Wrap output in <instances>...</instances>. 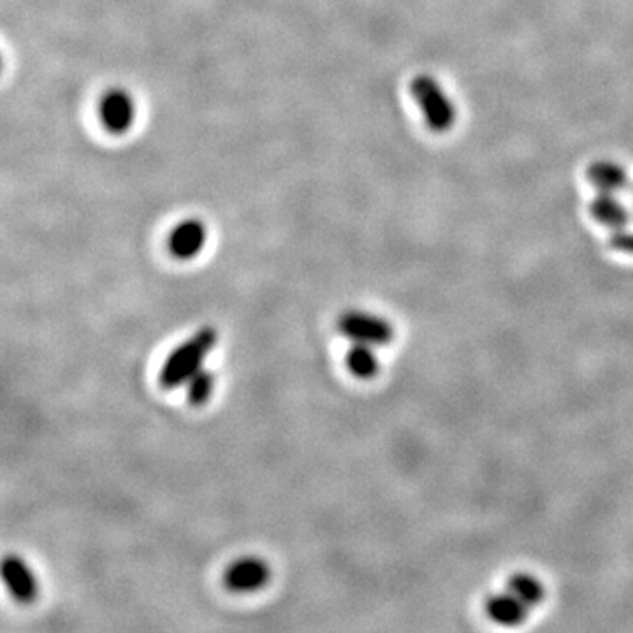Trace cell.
Returning a JSON list of instances; mask_svg holds the SVG:
<instances>
[{"instance_id": "cell-1", "label": "cell", "mask_w": 633, "mask_h": 633, "mask_svg": "<svg viewBox=\"0 0 633 633\" xmlns=\"http://www.w3.org/2000/svg\"><path fill=\"white\" fill-rule=\"evenodd\" d=\"M219 342V333L213 326L197 329L189 340L180 343L173 352H169L159 372V386L166 391H173L185 386L194 373L204 368L206 357Z\"/></svg>"}, {"instance_id": "cell-2", "label": "cell", "mask_w": 633, "mask_h": 633, "mask_svg": "<svg viewBox=\"0 0 633 633\" xmlns=\"http://www.w3.org/2000/svg\"><path fill=\"white\" fill-rule=\"evenodd\" d=\"M412 94L417 106L421 108L424 122L431 131L438 134L451 131L452 125L458 118V111L451 97L435 78L417 76L412 81Z\"/></svg>"}, {"instance_id": "cell-3", "label": "cell", "mask_w": 633, "mask_h": 633, "mask_svg": "<svg viewBox=\"0 0 633 633\" xmlns=\"http://www.w3.org/2000/svg\"><path fill=\"white\" fill-rule=\"evenodd\" d=\"M336 328L354 343H366L372 347H384L393 342L394 328L391 322L373 313L349 310L342 313Z\"/></svg>"}, {"instance_id": "cell-4", "label": "cell", "mask_w": 633, "mask_h": 633, "mask_svg": "<svg viewBox=\"0 0 633 633\" xmlns=\"http://www.w3.org/2000/svg\"><path fill=\"white\" fill-rule=\"evenodd\" d=\"M271 568L257 556H243L234 560L224 572V586L231 593H254L270 583Z\"/></svg>"}, {"instance_id": "cell-5", "label": "cell", "mask_w": 633, "mask_h": 633, "mask_svg": "<svg viewBox=\"0 0 633 633\" xmlns=\"http://www.w3.org/2000/svg\"><path fill=\"white\" fill-rule=\"evenodd\" d=\"M0 575L4 586L8 588L9 595L15 598L18 604L29 605L39 595V583L36 574L30 568L29 563L18 554H8L2 560Z\"/></svg>"}, {"instance_id": "cell-6", "label": "cell", "mask_w": 633, "mask_h": 633, "mask_svg": "<svg viewBox=\"0 0 633 633\" xmlns=\"http://www.w3.org/2000/svg\"><path fill=\"white\" fill-rule=\"evenodd\" d=\"M104 127L113 134H124L136 120V102L125 90H111L99 106Z\"/></svg>"}, {"instance_id": "cell-7", "label": "cell", "mask_w": 633, "mask_h": 633, "mask_svg": "<svg viewBox=\"0 0 633 633\" xmlns=\"http://www.w3.org/2000/svg\"><path fill=\"white\" fill-rule=\"evenodd\" d=\"M206 236L208 233L201 220H183L169 234V252L180 261H190L203 250Z\"/></svg>"}, {"instance_id": "cell-8", "label": "cell", "mask_w": 633, "mask_h": 633, "mask_svg": "<svg viewBox=\"0 0 633 633\" xmlns=\"http://www.w3.org/2000/svg\"><path fill=\"white\" fill-rule=\"evenodd\" d=\"M588 180L598 192L607 194H621L628 187V173L618 162H595L588 169Z\"/></svg>"}, {"instance_id": "cell-9", "label": "cell", "mask_w": 633, "mask_h": 633, "mask_svg": "<svg viewBox=\"0 0 633 633\" xmlns=\"http://www.w3.org/2000/svg\"><path fill=\"white\" fill-rule=\"evenodd\" d=\"M590 211L600 224L616 231H621L630 217L626 204L619 199V194H607V192H598L595 201L591 203Z\"/></svg>"}, {"instance_id": "cell-10", "label": "cell", "mask_w": 633, "mask_h": 633, "mask_svg": "<svg viewBox=\"0 0 633 633\" xmlns=\"http://www.w3.org/2000/svg\"><path fill=\"white\" fill-rule=\"evenodd\" d=\"M486 612L489 618L498 625L517 626L526 619L528 607L509 591V593L489 597L486 602Z\"/></svg>"}, {"instance_id": "cell-11", "label": "cell", "mask_w": 633, "mask_h": 633, "mask_svg": "<svg viewBox=\"0 0 633 633\" xmlns=\"http://www.w3.org/2000/svg\"><path fill=\"white\" fill-rule=\"evenodd\" d=\"M345 364L347 370L361 380L373 379L380 372L379 357L373 352L372 345L366 343H354L345 356Z\"/></svg>"}, {"instance_id": "cell-12", "label": "cell", "mask_w": 633, "mask_h": 633, "mask_svg": "<svg viewBox=\"0 0 633 633\" xmlns=\"http://www.w3.org/2000/svg\"><path fill=\"white\" fill-rule=\"evenodd\" d=\"M509 591L519 598L528 609L537 607L544 600V586L530 574H514L510 577Z\"/></svg>"}, {"instance_id": "cell-13", "label": "cell", "mask_w": 633, "mask_h": 633, "mask_svg": "<svg viewBox=\"0 0 633 633\" xmlns=\"http://www.w3.org/2000/svg\"><path fill=\"white\" fill-rule=\"evenodd\" d=\"M185 387H187V401H189L190 405L201 407L204 403H208L211 394H213V389H215V375H213L210 370L201 368L199 372L194 373V375L190 377Z\"/></svg>"}, {"instance_id": "cell-14", "label": "cell", "mask_w": 633, "mask_h": 633, "mask_svg": "<svg viewBox=\"0 0 633 633\" xmlns=\"http://www.w3.org/2000/svg\"><path fill=\"white\" fill-rule=\"evenodd\" d=\"M612 247L625 252V254L633 255V233L628 231H616L611 238Z\"/></svg>"}]
</instances>
